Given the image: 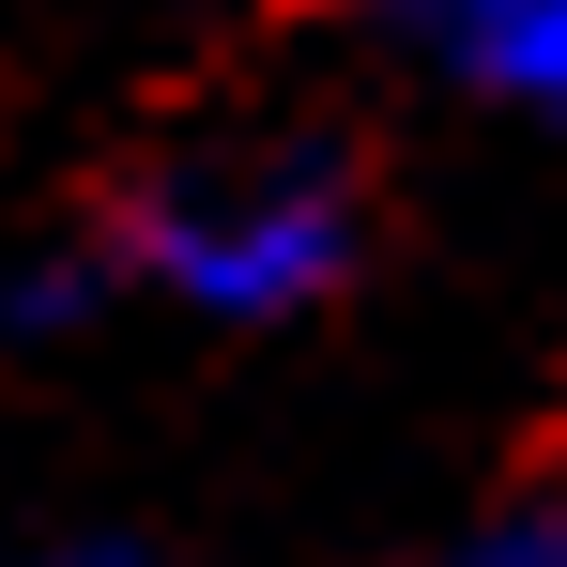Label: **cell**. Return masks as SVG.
Masks as SVG:
<instances>
[{"mask_svg": "<svg viewBox=\"0 0 567 567\" xmlns=\"http://www.w3.org/2000/svg\"><path fill=\"white\" fill-rule=\"evenodd\" d=\"M383 31L445 78V93H491L522 123H567V0H383Z\"/></svg>", "mask_w": 567, "mask_h": 567, "instance_id": "2", "label": "cell"}, {"mask_svg": "<svg viewBox=\"0 0 567 567\" xmlns=\"http://www.w3.org/2000/svg\"><path fill=\"white\" fill-rule=\"evenodd\" d=\"M430 567H567V491H537V506H506V522H475L461 553H430Z\"/></svg>", "mask_w": 567, "mask_h": 567, "instance_id": "3", "label": "cell"}, {"mask_svg": "<svg viewBox=\"0 0 567 567\" xmlns=\"http://www.w3.org/2000/svg\"><path fill=\"white\" fill-rule=\"evenodd\" d=\"M369 215L338 185V154H215V169H169L138 199V277L215 307V322H291L353 277Z\"/></svg>", "mask_w": 567, "mask_h": 567, "instance_id": "1", "label": "cell"}, {"mask_svg": "<svg viewBox=\"0 0 567 567\" xmlns=\"http://www.w3.org/2000/svg\"><path fill=\"white\" fill-rule=\"evenodd\" d=\"M31 567H138V553H31Z\"/></svg>", "mask_w": 567, "mask_h": 567, "instance_id": "4", "label": "cell"}]
</instances>
